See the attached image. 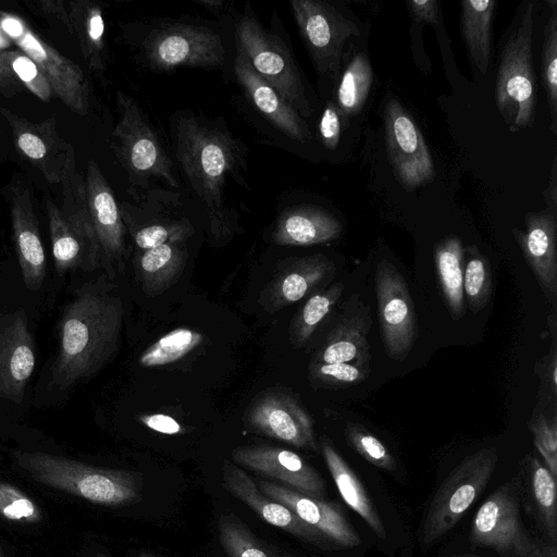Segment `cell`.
I'll list each match as a JSON object with an SVG mask.
<instances>
[{"label":"cell","mask_w":557,"mask_h":557,"mask_svg":"<svg viewBox=\"0 0 557 557\" xmlns=\"http://www.w3.org/2000/svg\"><path fill=\"white\" fill-rule=\"evenodd\" d=\"M144 52L149 66L157 71L213 69L225 60L219 34L195 24H168L153 29L144 41Z\"/></svg>","instance_id":"30bf717a"},{"label":"cell","mask_w":557,"mask_h":557,"mask_svg":"<svg viewBox=\"0 0 557 557\" xmlns=\"http://www.w3.org/2000/svg\"><path fill=\"white\" fill-rule=\"evenodd\" d=\"M232 459L298 493L324 499L325 484L322 476L293 450L269 445L238 446L232 451Z\"/></svg>","instance_id":"ac0fdd59"},{"label":"cell","mask_w":557,"mask_h":557,"mask_svg":"<svg viewBox=\"0 0 557 557\" xmlns=\"http://www.w3.org/2000/svg\"><path fill=\"white\" fill-rule=\"evenodd\" d=\"M321 451L344 502L366 521L380 539H385L384 523L358 476L327 438L321 441Z\"/></svg>","instance_id":"f1b7e54d"},{"label":"cell","mask_w":557,"mask_h":557,"mask_svg":"<svg viewBox=\"0 0 557 557\" xmlns=\"http://www.w3.org/2000/svg\"><path fill=\"white\" fill-rule=\"evenodd\" d=\"M549 17L544 26L542 75L546 91L550 131L557 134V1H548Z\"/></svg>","instance_id":"f35d334b"},{"label":"cell","mask_w":557,"mask_h":557,"mask_svg":"<svg viewBox=\"0 0 557 557\" xmlns=\"http://www.w3.org/2000/svg\"><path fill=\"white\" fill-rule=\"evenodd\" d=\"M290 8L315 70L336 75L345 44L360 34L358 25L326 1L292 0Z\"/></svg>","instance_id":"7c38bea8"},{"label":"cell","mask_w":557,"mask_h":557,"mask_svg":"<svg viewBox=\"0 0 557 557\" xmlns=\"http://www.w3.org/2000/svg\"><path fill=\"white\" fill-rule=\"evenodd\" d=\"M344 434L347 443L368 462L387 471L396 469V460L392 453L367 429L357 423L348 422Z\"/></svg>","instance_id":"b9f144b4"},{"label":"cell","mask_w":557,"mask_h":557,"mask_svg":"<svg viewBox=\"0 0 557 557\" xmlns=\"http://www.w3.org/2000/svg\"><path fill=\"white\" fill-rule=\"evenodd\" d=\"M222 478L224 487L264 522L322 548L334 545L329 537L304 522L290 509L262 493L256 482L233 461L224 460Z\"/></svg>","instance_id":"ffe728a7"},{"label":"cell","mask_w":557,"mask_h":557,"mask_svg":"<svg viewBox=\"0 0 557 557\" xmlns=\"http://www.w3.org/2000/svg\"><path fill=\"white\" fill-rule=\"evenodd\" d=\"M0 515L21 523H36L42 518L40 508L28 495L5 482H0Z\"/></svg>","instance_id":"7bdbcfd3"},{"label":"cell","mask_w":557,"mask_h":557,"mask_svg":"<svg viewBox=\"0 0 557 557\" xmlns=\"http://www.w3.org/2000/svg\"><path fill=\"white\" fill-rule=\"evenodd\" d=\"M12 456L16 466L37 483L95 504L124 506L143 498L139 472L99 468L38 451L16 450Z\"/></svg>","instance_id":"3957f363"},{"label":"cell","mask_w":557,"mask_h":557,"mask_svg":"<svg viewBox=\"0 0 557 557\" xmlns=\"http://www.w3.org/2000/svg\"><path fill=\"white\" fill-rule=\"evenodd\" d=\"M460 5V28L468 53L478 71L485 74L491 60L492 21L497 2L463 0Z\"/></svg>","instance_id":"1f68e13d"},{"label":"cell","mask_w":557,"mask_h":557,"mask_svg":"<svg viewBox=\"0 0 557 557\" xmlns=\"http://www.w3.org/2000/svg\"><path fill=\"white\" fill-rule=\"evenodd\" d=\"M370 370L347 362L312 363L311 380L326 388H346L363 382Z\"/></svg>","instance_id":"ee69618b"},{"label":"cell","mask_w":557,"mask_h":557,"mask_svg":"<svg viewBox=\"0 0 557 557\" xmlns=\"http://www.w3.org/2000/svg\"><path fill=\"white\" fill-rule=\"evenodd\" d=\"M557 359H556V350L555 346L553 345V348L550 350V358L548 359L547 363V381H548V388L552 391V396H556V386H557Z\"/></svg>","instance_id":"f5cc1de1"},{"label":"cell","mask_w":557,"mask_h":557,"mask_svg":"<svg viewBox=\"0 0 557 557\" xmlns=\"http://www.w3.org/2000/svg\"><path fill=\"white\" fill-rule=\"evenodd\" d=\"M138 557H156V556H153V555H151V554H149V553L143 552V553H140V554L138 555Z\"/></svg>","instance_id":"11a10c76"},{"label":"cell","mask_w":557,"mask_h":557,"mask_svg":"<svg viewBox=\"0 0 557 557\" xmlns=\"http://www.w3.org/2000/svg\"><path fill=\"white\" fill-rule=\"evenodd\" d=\"M96 557H109V556L103 552H98Z\"/></svg>","instance_id":"9f6ffc18"},{"label":"cell","mask_w":557,"mask_h":557,"mask_svg":"<svg viewBox=\"0 0 557 557\" xmlns=\"http://www.w3.org/2000/svg\"><path fill=\"white\" fill-rule=\"evenodd\" d=\"M492 295V272L488 259L476 248H465L463 296L472 313L482 311Z\"/></svg>","instance_id":"d590c367"},{"label":"cell","mask_w":557,"mask_h":557,"mask_svg":"<svg viewBox=\"0 0 557 557\" xmlns=\"http://www.w3.org/2000/svg\"><path fill=\"white\" fill-rule=\"evenodd\" d=\"M234 73L248 100L275 128L297 141L310 138L311 134L304 117L257 74L237 47Z\"/></svg>","instance_id":"cb8c5ba5"},{"label":"cell","mask_w":557,"mask_h":557,"mask_svg":"<svg viewBox=\"0 0 557 557\" xmlns=\"http://www.w3.org/2000/svg\"><path fill=\"white\" fill-rule=\"evenodd\" d=\"M88 212L109 277L122 268L126 256V227L111 186L95 159L87 162L84 176Z\"/></svg>","instance_id":"2e32d148"},{"label":"cell","mask_w":557,"mask_h":557,"mask_svg":"<svg viewBox=\"0 0 557 557\" xmlns=\"http://www.w3.org/2000/svg\"><path fill=\"white\" fill-rule=\"evenodd\" d=\"M342 231V223L331 212L315 206H298L277 218L272 239L282 246H310L332 242Z\"/></svg>","instance_id":"4316f807"},{"label":"cell","mask_w":557,"mask_h":557,"mask_svg":"<svg viewBox=\"0 0 557 557\" xmlns=\"http://www.w3.org/2000/svg\"><path fill=\"white\" fill-rule=\"evenodd\" d=\"M0 62L41 101L48 102L54 96L44 72L21 50H0Z\"/></svg>","instance_id":"60d3db41"},{"label":"cell","mask_w":557,"mask_h":557,"mask_svg":"<svg viewBox=\"0 0 557 557\" xmlns=\"http://www.w3.org/2000/svg\"><path fill=\"white\" fill-rule=\"evenodd\" d=\"M185 242H170L144 250L139 258V272L144 292L156 296L169 288L185 265Z\"/></svg>","instance_id":"d6a6232c"},{"label":"cell","mask_w":557,"mask_h":557,"mask_svg":"<svg viewBox=\"0 0 557 557\" xmlns=\"http://www.w3.org/2000/svg\"><path fill=\"white\" fill-rule=\"evenodd\" d=\"M176 190L148 189L135 203L122 201L120 212L126 231L140 250L170 242H186L194 227L182 207Z\"/></svg>","instance_id":"8fae6325"},{"label":"cell","mask_w":557,"mask_h":557,"mask_svg":"<svg viewBox=\"0 0 557 557\" xmlns=\"http://www.w3.org/2000/svg\"><path fill=\"white\" fill-rule=\"evenodd\" d=\"M37 5L45 14L61 22L70 32L67 2L62 0H40L37 2Z\"/></svg>","instance_id":"681fc988"},{"label":"cell","mask_w":557,"mask_h":557,"mask_svg":"<svg viewBox=\"0 0 557 557\" xmlns=\"http://www.w3.org/2000/svg\"><path fill=\"white\" fill-rule=\"evenodd\" d=\"M534 445L546 468L557 476V419L537 414L530 423Z\"/></svg>","instance_id":"f6af8a7d"},{"label":"cell","mask_w":557,"mask_h":557,"mask_svg":"<svg viewBox=\"0 0 557 557\" xmlns=\"http://www.w3.org/2000/svg\"><path fill=\"white\" fill-rule=\"evenodd\" d=\"M244 420L251 432L297 448L318 449L312 417L289 394L270 392L257 397L248 407Z\"/></svg>","instance_id":"9a60e30c"},{"label":"cell","mask_w":557,"mask_h":557,"mask_svg":"<svg viewBox=\"0 0 557 557\" xmlns=\"http://www.w3.org/2000/svg\"><path fill=\"white\" fill-rule=\"evenodd\" d=\"M175 153L193 194L203 207L211 238L223 243L240 231L238 214L226 203V177L243 184L239 143L211 121L182 114L175 127Z\"/></svg>","instance_id":"7a4b0ae2"},{"label":"cell","mask_w":557,"mask_h":557,"mask_svg":"<svg viewBox=\"0 0 557 557\" xmlns=\"http://www.w3.org/2000/svg\"><path fill=\"white\" fill-rule=\"evenodd\" d=\"M0 557H3V554H2V552H1V549H0Z\"/></svg>","instance_id":"6f0895ef"},{"label":"cell","mask_w":557,"mask_h":557,"mask_svg":"<svg viewBox=\"0 0 557 557\" xmlns=\"http://www.w3.org/2000/svg\"><path fill=\"white\" fill-rule=\"evenodd\" d=\"M52 256L59 275L67 271H92L101 267V255L94 230L70 222L61 208L50 198L46 200Z\"/></svg>","instance_id":"d4e9b609"},{"label":"cell","mask_w":557,"mask_h":557,"mask_svg":"<svg viewBox=\"0 0 557 557\" xmlns=\"http://www.w3.org/2000/svg\"><path fill=\"white\" fill-rule=\"evenodd\" d=\"M203 336L187 327H177L152 343L139 357V364L153 368L173 363L201 344Z\"/></svg>","instance_id":"8d00e7d4"},{"label":"cell","mask_w":557,"mask_h":557,"mask_svg":"<svg viewBox=\"0 0 557 557\" xmlns=\"http://www.w3.org/2000/svg\"><path fill=\"white\" fill-rule=\"evenodd\" d=\"M532 490L545 530L555 543L557 541L556 478L539 459L530 460Z\"/></svg>","instance_id":"ab89813d"},{"label":"cell","mask_w":557,"mask_h":557,"mask_svg":"<svg viewBox=\"0 0 557 557\" xmlns=\"http://www.w3.org/2000/svg\"><path fill=\"white\" fill-rule=\"evenodd\" d=\"M381 339L386 355L401 361L417 339V320L408 285L400 272L381 260L374 275Z\"/></svg>","instance_id":"4fadbf2b"},{"label":"cell","mask_w":557,"mask_h":557,"mask_svg":"<svg viewBox=\"0 0 557 557\" xmlns=\"http://www.w3.org/2000/svg\"><path fill=\"white\" fill-rule=\"evenodd\" d=\"M500 54L496 77L497 109L512 133L530 128L535 115V76L532 58L534 3H523Z\"/></svg>","instance_id":"5b68a950"},{"label":"cell","mask_w":557,"mask_h":557,"mask_svg":"<svg viewBox=\"0 0 557 557\" xmlns=\"http://www.w3.org/2000/svg\"><path fill=\"white\" fill-rule=\"evenodd\" d=\"M547 209L556 211L557 206V164L556 158L553 160L548 186L543 193Z\"/></svg>","instance_id":"816d5d0a"},{"label":"cell","mask_w":557,"mask_h":557,"mask_svg":"<svg viewBox=\"0 0 557 557\" xmlns=\"http://www.w3.org/2000/svg\"><path fill=\"white\" fill-rule=\"evenodd\" d=\"M218 533L228 557H282L256 537L247 525L233 515L220 517Z\"/></svg>","instance_id":"74e56055"},{"label":"cell","mask_w":557,"mask_h":557,"mask_svg":"<svg viewBox=\"0 0 557 557\" xmlns=\"http://www.w3.org/2000/svg\"><path fill=\"white\" fill-rule=\"evenodd\" d=\"M370 327L369 308L359 300L358 306L344 315L329 334L312 363L347 362L370 370Z\"/></svg>","instance_id":"484cf974"},{"label":"cell","mask_w":557,"mask_h":557,"mask_svg":"<svg viewBox=\"0 0 557 557\" xmlns=\"http://www.w3.org/2000/svg\"><path fill=\"white\" fill-rule=\"evenodd\" d=\"M0 113L10 126L21 154L40 171L48 183L60 184L74 148L59 136L55 117L33 122L5 108H1Z\"/></svg>","instance_id":"e0dca14e"},{"label":"cell","mask_w":557,"mask_h":557,"mask_svg":"<svg viewBox=\"0 0 557 557\" xmlns=\"http://www.w3.org/2000/svg\"><path fill=\"white\" fill-rule=\"evenodd\" d=\"M460 557H474V556H468V555H466V556H460Z\"/></svg>","instance_id":"680465c9"},{"label":"cell","mask_w":557,"mask_h":557,"mask_svg":"<svg viewBox=\"0 0 557 557\" xmlns=\"http://www.w3.org/2000/svg\"><path fill=\"white\" fill-rule=\"evenodd\" d=\"M123 314L122 299L106 282L82 286L59 322L50 385L65 391L96 374L119 348Z\"/></svg>","instance_id":"6da1fadb"},{"label":"cell","mask_w":557,"mask_h":557,"mask_svg":"<svg viewBox=\"0 0 557 557\" xmlns=\"http://www.w3.org/2000/svg\"><path fill=\"white\" fill-rule=\"evenodd\" d=\"M70 33L77 38L82 54L89 69L103 73L107 67L104 21L99 4L88 0L67 2Z\"/></svg>","instance_id":"f546056e"},{"label":"cell","mask_w":557,"mask_h":557,"mask_svg":"<svg viewBox=\"0 0 557 557\" xmlns=\"http://www.w3.org/2000/svg\"><path fill=\"white\" fill-rule=\"evenodd\" d=\"M21 85L13 73L0 62V94L13 96L21 90Z\"/></svg>","instance_id":"f907efd6"},{"label":"cell","mask_w":557,"mask_h":557,"mask_svg":"<svg viewBox=\"0 0 557 557\" xmlns=\"http://www.w3.org/2000/svg\"><path fill=\"white\" fill-rule=\"evenodd\" d=\"M513 237L533 272L543 295L557 307V223L556 211L545 209L525 215V231L515 228Z\"/></svg>","instance_id":"7402d4cb"},{"label":"cell","mask_w":557,"mask_h":557,"mask_svg":"<svg viewBox=\"0 0 557 557\" xmlns=\"http://www.w3.org/2000/svg\"><path fill=\"white\" fill-rule=\"evenodd\" d=\"M235 40L257 74L301 117H309L311 106L293 53L276 34L261 25L248 3L236 23Z\"/></svg>","instance_id":"8992f818"},{"label":"cell","mask_w":557,"mask_h":557,"mask_svg":"<svg viewBox=\"0 0 557 557\" xmlns=\"http://www.w3.org/2000/svg\"><path fill=\"white\" fill-rule=\"evenodd\" d=\"M117 120L111 133L112 149L127 174L128 193L135 201L149 189L152 178L177 188L173 162L138 103L116 92Z\"/></svg>","instance_id":"277c9868"},{"label":"cell","mask_w":557,"mask_h":557,"mask_svg":"<svg viewBox=\"0 0 557 557\" xmlns=\"http://www.w3.org/2000/svg\"><path fill=\"white\" fill-rule=\"evenodd\" d=\"M196 2L211 11H219L223 8V1L220 0H196Z\"/></svg>","instance_id":"db71d44e"},{"label":"cell","mask_w":557,"mask_h":557,"mask_svg":"<svg viewBox=\"0 0 557 557\" xmlns=\"http://www.w3.org/2000/svg\"><path fill=\"white\" fill-rule=\"evenodd\" d=\"M495 447L467 456L446 476L432 498L422 523V543L430 545L447 534L486 487L496 468Z\"/></svg>","instance_id":"52a82bcc"},{"label":"cell","mask_w":557,"mask_h":557,"mask_svg":"<svg viewBox=\"0 0 557 557\" xmlns=\"http://www.w3.org/2000/svg\"><path fill=\"white\" fill-rule=\"evenodd\" d=\"M15 252L24 285L38 290L46 277V255L32 196L26 186L12 184L7 191Z\"/></svg>","instance_id":"44dd1931"},{"label":"cell","mask_w":557,"mask_h":557,"mask_svg":"<svg viewBox=\"0 0 557 557\" xmlns=\"http://www.w3.org/2000/svg\"><path fill=\"white\" fill-rule=\"evenodd\" d=\"M413 18L418 22L436 23L438 20V2L436 0H411L407 2Z\"/></svg>","instance_id":"c3c4849f"},{"label":"cell","mask_w":557,"mask_h":557,"mask_svg":"<svg viewBox=\"0 0 557 557\" xmlns=\"http://www.w3.org/2000/svg\"><path fill=\"white\" fill-rule=\"evenodd\" d=\"M343 117L335 102H327L319 121L320 141L330 150L336 149L342 136Z\"/></svg>","instance_id":"bcb514c9"},{"label":"cell","mask_w":557,"mask_h":557,"mask_svg":"<svg viewBox=\"0 0 557 557\" xmlns=\"http://www.w3.org/2000/svg\"><path fill=\"white\" fill-rule=\"evenodd\" d=\"M336 267L326 256L317 253L294 260L276 278L271 290L274 309L302 299L333 278Z\"/></svg>","instance_id":"83f0119b"},{"label":"cell","mask_w":557,"mask_h":557,"mask_svg":"<svg viewBox=\"0 0 557 557\" xmlns=\"http://www.w3.org/2000/svg\"><path fill=\"white\" fill-rule=\"evenodd\" d=\"M140 422L158 433L174 435L183 433V426L171 416L164 413L144 414Z\"/></svg>","instance_id":"7dc6e473"},{"label":"cell","mask_w":557,"mask_h":557,"mask_svg":"<svg viewBox=\"0 0 557 557\" xmlns=\"http://www.w3.org/2000/svg\"><path fill=\"white\" fill-rule=\"evenodd\" d=\"M36 366L26 312L20 309L0 319V399L20 404Z\"/></svg>","instance_id":"d6986e66"},{"label":"cell","mask_w":557,"mask_h":557,"mask_svg":"<svg viewBox=\"0 0 557 557\" xmlns=\"http://www.w3.org/2000/svg\"><path fill=\"white\" fill-rule=\"evenodd\" d=\"M372 82L373 71L368 58L362 53L355 54L343 71L336 89L335 104L345 125L363 108Z\"/></svg>","instance_id":"836d02e7"},{"label":"cell","mask_w":557,"mask_h":557,"mask_svg":"<svg viewBox=\"0 0 557 557\" xmlns=\"http://www.w3.org/2000/svg\"><path fill=\"white\" fill-rule=\"evenodd\" d=\"M0 28L44 72L53 95L79 115L89 110V87L78 65L37 36L20 16L0 11Z\"/></svg>","instance_id":"9c48e42d"},{"label":"cell","mask_w":557,"mask_h":557,"mask_svg":"<svg viewBox=\"0 0 557 557\" xmlns=\"http://www.w3.org/2000/svg\"><path fill=\"white\" fill-rule=\"evenodd\" d=\"M384 127L388 160L398 182L407 190H412L432 181L434 162L423 135L395 98L386 102Z\"/></svg>","instance_id":"5bb4252c"},{"label":"cell","mask_w":557,"mask_h":557,"mask_svg":"<svg viewBox=\"0 0 557 557\" xmlns=\"http://www.w3.org/2000/svg\"><path fill=\"white\" fill-rule=\"evenodd\" d=\"M343 292L344 284L339 282L308 298L292 324V341L295 346L301 347L308 342L331 313Z\"/></svg>","instance_id":"e575fe53"},{"label":"cell","mask_w":557,"mask_h":557,"mask_svg":"<svg viewBox=\"0 0 557 557\" xmlns=\"http://www.w3.org/2000/svg\"><path fill=\"white\" fill-rule=\"evenodd\" d=\"M258 487L268 497L284 505L304 522L323 533L335 545L351 548L360 544V536L337 504L313 498L265 480H259Z\"/></svg>","instance_id":"603a6c76"},{"label":"cell","mask_w":557,"mask_h":557,"mask_svg":"<svg viewBox=\"0 0 557 557\" xmlns=\"http://www.w3.org/2000/svg\"><path fill=\"white\" fill-rule=\"evenodd\" d=\"M434 264L442 295L450 317L466 314L463 296L465 247L456 235L440 240L434 248Z\"/></svg>","instance_id":"4dcf8cb0"},{"label":"cell","mask_w":557,"mask_h":557,"mask_svg":"<svg viewBox=\"0 0 557 557\" xmlns=\"http://www.w3.org/2000/svg\"><path fill=\"white\" fill-rule=\"evenodd\" d=\"M470 541L502 555L557 557L554 545L539 544L523 530L519 521L516 486L511 483L499 486L481 505L473 519Z\"/></svg>","instance_id":"ba28073f"}]
</instances>
